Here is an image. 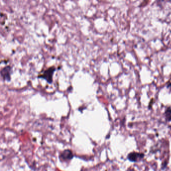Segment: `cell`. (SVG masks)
<instances>
[{
	"label": "cell",
	"mask_w": 171,
	"mask_h": 171,
	"mask_svg": "<svg viewBox=\"0 0 171 171\" xmlns=\"http://www.w3.org/2000/svg\"><path fill=\"white\" fill-rule=\"evenodd\" d=\"M144 157L145 155L143 153L132 152L128 154L127 159L132 162L136 163L139 161V159H142Z\"/></svg>",
	"instance_id": "cell-2"
},
{
	"label": "cell",
	"mask_w": 171,
	"mask_h": 171,
	"mask_svg": "<svg viewBox=\"0 0 171 171\" xmlns=\"http://www.w3.org/2000/svg\"><path fill=\"white\" fill-rule=\"evenodd\" d=\"M167 164H168V163H167V161H165L164 163H163L162 164V169L163 170H164L167 167Z\"/></svg>",
	"instance_id": "cell-6"
},
{
	"label": "cell",
	"mask_w": 171,
	"mask_h": 171,
	"mask_svg": "<svg viewBox=\"0 0 171 171\" xmlns=\"http://www.w3.org/2000/svg\"><path fill=\"white\" fill-rule=\"evenodd\" d=\"M166 120L167 122H171V107H167L165 112Z\"/></svg>",
	"instance_id": "cell-5"
},
{
	"label": "cell",
	"mask_w": 171,
	"mask_h": 171,
	"mask_svg": "<svg viewBox=\"0 0 171 171\" xmlns=\"http://www.w3.org/2000/svg\"><path fill=\"white\" fill-rule=\"evenodd\" d=\"M55 67L54 66L50 67L49 68L45 70L44 71L43 74H41L40 75L38 76L39 78H41V79H44L46 80L48 83H51L52 82V76L54 72L55 71Z\"/></svg>",
	"instance_id": "cell-1"
},
{
	"label": "cell",
	"mask_w": 171,
	"mask_h": 171,
	"mask_svg": "<svg viewBox=\"0 0 171 171\" xmlns=\"http://www.w3.org/2000/svg\"><path fill=\"white\" fill-rule=\"evenodd\" d=\"M12 73V68L10 66H7L2 68L1 71V75L3 79L7 81H10L11 79V74Z\"/></svg>",
	"instance_id": "cell-3"
},
{
	"label": "cell",
	"mask_w": 171,
	"mask_h": 171,
	"mask_svg": "<svg viewBox=\"0 0 171 171\" xmlns=\"http://www.w3.org/2000/svg\"><path fill=\"white\" fill-rule=\"evenodd\" d=\"M74 157V155L70 149H65L60 153V159L61 161H68L71 160Z\"/></svg>",
	"instance_id": "cell-4"
}]
</instances>
